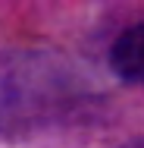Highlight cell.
Returning <instances> with one entry per match:
<instances>
[{"label": "cell", "instance_id": "1", "mask_svg": "<svg viewBox=\"0 0 144 148\" xmlns=\"http://www.w3.org/2000/svg\"><path fill=\"white\" fill-rule=\"evenodd\" d=\"M72 69L41 51L0 54V136L28 132L72 101Z\"/></svg>", "mask_w": 144, "mask_h": 148}, {"label": "cell", "instance_id": "2", "mask_svg": "<svg viewBox=\"0 0 144 148\" xmlns=\"http://www.w3.org/2000/svg\"><path fill=\"white\" fill-rule=\"evenodd\" d=\"M110 66L119 79L144 85V22L125 29L110 47Z\"/></svg>", "mask_w": 144, "mask_h": 148}, {"label": "cell", "instance_id": "3", "mask_svg": "<svg viewBox=\"0 0 144 148\" xmlns=\"http://www.w3.org/2000/svg\"><path fill=\"white\" fill-rule=\"evenodd\" d=\"M125 148H144V139H135V142H128Z\"/></svg>", "mask_w": 144, "mask_h": 148}]
</instances>
